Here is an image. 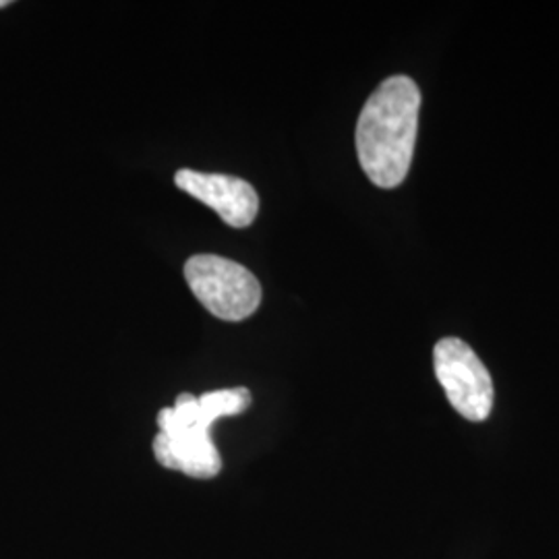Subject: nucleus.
<instances>
[{
    "instance_id": "4",
    "label": "nucleus",
    "mask_w": 559,
    "mask_h": 559,
    "mask_svg": "<svg viewBox=\"0 0 559 559\" xmlns=\"http://www.w3.org/2000/svg\"><path fill=\"white\" fill-rule=\"evenodd\" d=\"M433 369L450 404L464 419L480 423L491 415L493 380L464 340H440L433 348Z\"/></svg>"
},
{
    "instance_id": "1",
    "label": "nucleus",
    "mask_w": 559,
    "mask_h": 559,
    "mask_svg": "<svg viewBox=\"0 0 559 559\" xmlns=\"http://www.w3.org/2000/svg\"><path fill=\"white\" fill-rule=\"evenodd\" d=\"M419 85L406 75L381 81L357 122V154L365 175L380 189L406 179L419 129Z\"/></svg>"
},
{
    "instance_id": "2",
    "label": "nucleus",
    "mask_w": 559,
    "mask_h": 559,
    "mask_svg": "<svg viewBox=\"0 0 559 559\" xmlns=\"http://www.w3.org/2000/svg\"><path fill=\"white\" fill-rule=\"evenodd\" d=\"M249 404L247 388L216 390L200 399L180 394L175 406L158 415L160 433L154 438V456L164 468L193 479H214L222 471V459L210 429L222 417L242 415Z\"/></svg>"
},
{
    "instance_id": "3",
    "label": "nucleus",
    "mask_w": 559,
    "mask_h": 559,
    "mask_svg": "<svg viewBox=\"0 0 559 559\" xmlns=\"http://www.w3.org/2000/svg\"><path fill=\"white\" fill-rule=\"evenodd\" d=\"M185 278L201 305L221 320H247L260 307V280L237 261L193 255L185 263Z\"/></svg>"
},
{
    "instance_id": "6",
    "label": "nucleus",
    "mask_w": 559,
    "mask_h": 559,
    "mask_svg": "<svg viewBox=\"0 0 559 559\" xmlns=\"http://www.w3.org/2000/svg\"><path fill=\"white\" fill-rule=\"evenodd\" d=\"M7 4H9V0H0V9H2V7H7Z\"/></svg>"
},
{
    "instance_id": "5",
    "label": "nucleus",
    "mask_w": 559,
    "mask_h": 559,
    "mask_svg": "<svg viewBox=\"0 0 559 559\" xmlns=\"http://www.w3.org/2000/svg\"><path fill=\"white\" fill-rule=\"evenodd\" d=\"M175 182L180 191L212 207L233 228H247L260 214L258 191L239 177L182 168L175 175Z\"/></svg>"
}]
</instances>
